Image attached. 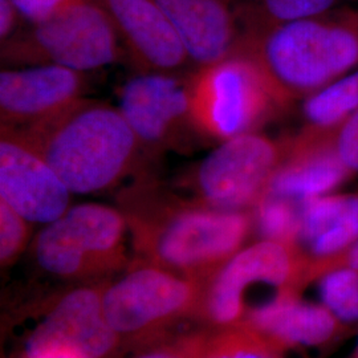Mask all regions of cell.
<instances>
[{"instance_id": "f1b7e54d", "label": "cell", "mask_w": 358, "mask_h": 358, "mask_svg": "<svg viewBox=\"0 0 358 358\" xmlns=\"http://www.w3.org/2000/svg\"><path fill=\"white\" fill-rule=\"evenodd\" d=\"M338 266H346V267H350V268L358 271V241L356 243L352 244L344 254H341V255L334 257L332 260H329L327 263H322L320 266L312 269L313 271L319 269L322 272L325 269L338 267Z\"/></svg>"}, {"instance_id": "7c38bea8", "label": "cell", "mask_w": 358, "mask_h": 358, "mask_svg": "<svg viewBox=\"0 0 358 358\" xmlns=\"http://www.w3.org/2000/svg\"><path fill=\"white\" fill-rule=\"evenodd\" d=\"M72 192L47 161L11 130L1 129L0 201L31 223L48 224L71 207Z\"/></svg>"}, {"instance_id": "cb8c5ba5", "label": "cell", "mask_w": 358, "mask_h": 358, "mask_svg": "<svg viewBox=\"0 0 358 358\" xmlns=\"http://www.w3.org/2000/svg\"><path fill=\"white\" fill-rule=\"evenodd\" d=\"M31 232V222L0 201V260L10 264L26 247Z\"/></svg>"}, {"instance_id": "f546056e", "label": "cell", "mask_w": 358, "mask_h": 358, "mask_svg": "<svg viewBox=\"0 0 358 358\" xmlns=\"http://www.w3.org/2000/svg\"><path fill=\"white\" fill-rule=\"evenodd\" d=\"M35 358H73L71 356H65V355H45V356H40Z\"/></svg>"}, {"instance_id": "ba28073f", "label": "cell", "mask_w": 358, "mask_h": 358, "mask_svg": "<svg viewBox=\"0 0 358 358\" xmlns=\"http://www.w3.org/2000/svg\"><path fill=\"white\" fill-rule=\"evenodd\" d=\"M307 262L296 244L262 239L239 250L207 284L203 299L207 319L217 328L243 324L250 289L263 285L279 292L292 291L307 273Z\"/></svg>"}, {"instance_id": "30bf717a", "label": "cell", "mask_w": 358, "mask_h": 358, "mask_svg": "<svg viewBox=\"0 0 358 358\" xmlns=\"http://www.w3.org/2000/svg\"><path fill=\"white\" fill-rule=\"evenodd\" d=\"M118 109L142 146L177 149L196 131L192 113L190 76L145 72L130 78L118 93Z\"/></svg>"}, {"instance_id": "277c9868", "label": "cell", "mask_w": 358, "mask_h": 358, "mask_svg": "<svg viewBox=\"0 0 358 358\" xmlns=\"http://www.w3.org/2000/svg\"><path fill=\"white\" fill-rule=\"evenodd\" d=\"M194 125L199 136L226 141L256 131L285 106L255 62L238 51L190 75Z\"/></svg>"}, {"instance_id": "44dd1931", "label": "cell", "mask_w": 358, "mask_h": 358, "mask_svg": "<svg viewBox=\"0 0 358 358\" xmlns=\"http://www.w3.org/2000/svg\"><path fill=\"white\" fill-rule=\"evenodd\" d=\"M341 0H256L254 7L238 13L244 35H255L271 27L321 16L337 8Z\"/></svg>"}, {"instance_id": "ffe728a7", "label": "cell", "mask_w": 358, "mask_h": 358, "mask_svg": "<svg viewBox=\"0 0 358 358\" xmlns=\"http://www.w3.org/2000/svg\"><path fill=\"white\" fill-rule=\"evenodd\" d=\"M185 345L192 358H282L278 344L245 324L195 336Z\"/></svg>"}, {"instance_id": "9a60e30c", "label": "cell", "mask_w": 358, "mask_h": 358, "mask_svg": "<svg viewBox=\"0 0 358 358\" xmlns=\"http://www.w3.org/2000/svg\"><path fill=\"white\" fill-rule=\"evenodd\" d=\"M176 28L190 62L217 64L241 50L243 27L229 0H155Z\"/></svg>"}, {"instance_id": "83f0119b", "label": "cell", "mask_w": 358, "mask_h": 358, "mask_svg": "<svg viewBox=\"0 0 358 358\" xmlns=\"http://www.w3.org/2000/svg\"><path fill=\"white\" fill-rule=\"evenodd\" d=\"M20 13L11 0H0V38L1 41L11 38V34L16 28Z\"/></svg>"}, {"instance_id": "6da1fadb", "label": "cell", "mask_w": 358, "mask_h": 358, "mask_svg": "<svg viewBox=\"0 0 358 358\" xmlns=\"http://www.w3.org/2000/svg\"><path fill=\"white\" fill-rule=\"evenodd\" d=\"M11 131L47 161L72 194L112 189L136 169L143 148L118 108L87 99Z\"/></svg>"}, {"instance_id": "8fae6325", "label": "cell", "mask_w": 358, "mask_h": 358, "mask_svg": "<svg viewBox=\"0 0 358 358\" xmlns=\"http://www.w3.org/2000/svg\"><path fill=\"white\" fill-rule=\"evenodd\" d=\"M120 336L106 320L103 292L80 287L62 296L29 332L24 358L65 355L73 358H105Z\"/></svg>"}, {"instance_id": "3957f363", "label": "cell", "mask_w": 358, "mask_h": 358, "mask_svg": "<svg viewBox=\"0 0 358 358\" xmlns=\"http://www.w3.org/2000/svg\"><path fill=\"white\" fill-rule=\"evenodd\" d=\"M134 243L149 263L196 282L208 280L242 250L254 227L248 211H230L202 202L148 203L125 214Z\"/></svg>"}, {"instance_id": "ac0fdd59", "label": "cell", "mask_w": 358, "mask_h": 358, "mask_svg": "<svg viewBox=\"0 0 358 358\" xmlns=\"http://www.w3.org/2000/svg\"><path fill=\"white\" fill-rule=\"evenodd\" d=\"M243 324L278 345H321L337 329V319L329 309L300 300L292 291L254 308Z\"/></svg>"}, {"instance_id": "4fadbf2b", "label": "cell", "mask_w": 358, "mask_h": 358, "mask_svg": "<svg viewBox=\"0 0 358 358\" xmlns=\"http://www.w3.org/2000/svg\"><path fill=\"white\" fill-rule=\"evenodd\" d=\"M83 72L62 65H32L0 73L1 128L38 125L84 99Z\"/></svg>"}, {"instance_id": "4dcf8cb0", "label": "cell", "mask_w": 358, "mask_h": 358, "mask_svg": "<svg viewBox=\"0 0 358 358\" xmlns=\"http://www.w3.org/2000/svg\"><path fill=\"white\" fill-rule=\"evenodd\" d=\"M356 358H358V349H357V355H356Z\"/></svg>"}, {"instance_id": "e0dca14e", "label": "cell", "mask_w": 358, "mask_h": 358, "mask_svg": "<svg viewBox=\"0 0 358 358\" xmlns=\"http://www.w3.org/2000/svg\"><path fill=\"white\" fill-rule=\"evenodd\" d=\"M357 241L358 194H327L301 202L297 247L313 267L344 254Z\"/></svg>"}, {"instance_id": "9c48e42d", "label": "cell", "mask_w": 358, "mask_h": 358, "mask_svg": "<svg viewBox=\"0 0 358 358\" xmlns=\"http://www.w3.org/2000/svg\"><path fill=\"white\" fill-rule=\"evenodd\" d=\"M201 300L199 282L149 262L103 291L106 320L120 337L152 332L189 313Z\"/></svg>"}, {"instance_id": "8992f818", "label": "cell", "mask_w": 358, "mask_h": 358, "mask_svg": "<svg viewBox=\"0 0 358 358\" xmlns=\"http://www.w3.org/2000/svg\"><path fill=\"white\" fill-rule=\"evenodd\" d=\"M127 215L110 206L81 203L45 224L34 243L38 266L53 276L80 279L124 260Z\"/></svg>"}, {"instance_id": "5b68a950", "label": "cell", "mask_w": 358, "mask_h": 358, "mask_svg": "<svg viewBox=\"0 0 358 358\" xmlns=\"http://www.w3.org/2000/svg\"><path fill=\"white\" fill-rule=\"evenodd\" d=\"M115 24L97 0H78L51 19L3 44L1 57L15 65H62L87 72L113 64L124 50Z\"/></svg>"}, {"instance_id": "5bb4252c", "label": "cell", "mask_w": 358, "mask_h": 358, "mask_svg": "<svg viewBox=\"0 0 358 358\" xmlns=\"http://www.w3.org/2000/svg\"><path fill=\"white\" fill-rule=\"evenodd\" d=\"M97 1L109 13L124 53L141 73H177L190 62L176 28L155 0Z\"/></svg>"}, {"instance_id": "484cf974", "label": "cell", "mask_w": 358, "mask_h": 358, "mask_svg": "<svg viewBox=\"0 0 358 358\" xmlns=\"http://www.w3.org/2000/svg\"><path fill=\"white\" fill-rule=\"evenodd\" d=\"M17 13L32 24L43 23L78 0H11Z\"/></svg>"}, {"instance_id": "7a4b0ae2", "label": "cell", "mask_w": 358, "mask_h": 358, "mask_svg": "<svg viewBox=\"0 0 358 358\" xmlns=\"http://www.w3.org/2000/svg\"><path fill=\"white\" fill-rule=\"evenodd\" d=\"M239 51L255 62L287 108L357 68L358 10L336 8L244 35Z\"/></svg>"}, {"instance_id": "4316f807", "label": "cell", "mask_w": 358, "mask_h": 358, "mask_svg": "<svg viewBox=\"0 0 358 358\" xmlns=\"http://www.w3.org/2000/svg\"><path fill=\"white\" fill-rule=\"evenodd\" d=\"M130 358H192L185 341L178 345H158L146 348Z\"/></svg>"}, {"instance_id": "d4e9b609", "label": "cell", "mask_w": 358, "mask_h": 358, "mask_svg": "<svg viewBox=\"0 0 358 358\" xmlns=\"http://www.w3.org/2000/svg\"><path fill=\"white\" fill-rule=\"evenodd\" d=\"M334 148L348 169L358 173V110L336 130Z\"/></svg>"}, {"instance_id": "52a82bcc", "label": "cell", "mask_w": 358, "mask_h": 358, "mask_svg": "<svg viewBox=\"0 0 358 358\" xmlns=\"http://www.w3.org/2000/svg\"><path fill=\"white\" fill-rule=\"evenodd\" d=\"M289 138L251 131L220 142L189 176L198 202L230 211L254 208L288 154Z\"/></svg>"}, {"instance_id": "7402d4cb", "label": "cell", "mask_w": 358, "mask_h": 358, "mask_svg": "<svg viewBox=\"0 0 358 358\" xmlns=\"http://www.w3.org/2000/svg\"><path fill=\"white\" fill-rule=\"evenodd\" d=\"M252 210L254 227L262 239L297 245L301 202L266 192Z\"/></svg>"}, {"instance_id": "d6986e66", "label": "cell", "mask_w": 358, "mask_h": 358, "mask_svg": "<svg viewBox=\"0 0 358 358\" xmlns=\"http://www.w3.org/2000/svg\"><path fill=\"white\" fill-rule=\"evenodd\" d=\"M358 110V66L332 84L303 99L304 129L334 134Z\"/></svg>"}, {"instance_id": "2e32d148", "label": "cell", "mask_w": 358, "mask_h": 358, "mask_svg": "<svg viewBox=\"0 0 358 358\" xmlns=\"http://www.w3.org/2000/svg\"><path fill=\"white\" fill-rule=\"evenodd\" d=\"M334 148V134L304 129L289 138L288 154L269 182L267 192L304 202L327 195L350 178Z\"/></svg>"}, {"instance_id": "603a6c76", "label": "cell", "mask_w": 358, "mask_h": 358, "mask_svg": "<svg viewBox=\"0 0 358 358\" xmlns=\"http://www.w3.org/2000/svg\"><path fill=\"white\" fill-rule=\"evenodd\" d=\"M319 294L337 320L358 321V271L338 266L322 271Z\"/></svg>"}]
</instances>
